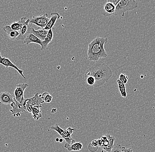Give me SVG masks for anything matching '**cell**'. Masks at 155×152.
<instances>
[{"label":"cell","instance_id":"obj_1","mask_svg":"<svg viewBox=\"0 0 155 152\" xmlns=\"http://www.w3.org/2000/svg\"><path fill=\"white\" fill-rule=\"evenodd\" d=\"M113 74L112 70L108 65L104 63H96L86 71V77L94 76L96 82L94 87L95 88L103 86L107 83Z\"/></svg>","mask_w":155,"mask_h":152},{"label":"cell","instance_id":"obj_2","mask_svg":"<svg viewBox=\"0 0 155 152\" xmlns=\"http://www.w3.org/2000/svg\"><path fill=\"white\" fill-rule=\"evenodd\" d=\"M108 42L107 37H97L94 39L88 44L87 56L91 61L97 62L101 58L107 57V53L104 49V45Z\"/></svg>","mask_w":155,"mask_h":152},{"label":"cell","instance_id":"obj_3","mask_svg":"<svg viewBox=\"0 0 155 152\" xmlns=\"http://www.w3.org/2000/svg\"><path fill=\"white\" fill-rule=\"evenodd\" d=\"M138 7V4L136 0H121L116 5L113 15L124 16L126 13Z\"/></svg>","mask_w":155,"mask_h":152},{"label":"cell","instance_id":"obj_4","mask_svg":"<svg viewBox=\"0 0 155 152\" xmlns=\"http://www.w3.org/2000/svg\"><path fill=\"white\" fill-rule=\"evenodd\" d=\"M12 109L10 110L11 113L14 117H19L22 113L27 110L26 107V99L23 103H20L15 98H13V102L10 104Z\"/></svg>","mask_w":155,"mask_h":152},{"label":"cell","instance_id":"obj_5","mask_svg":"<svg viewBox=\"0 0 155 152\" xmlns=\"http://www.w3.org/2000/svg\"><path fill=\"white\" fill-rule=\"evenodd\" d=\"M49 20L48 14L45 13L42 15L33 16L31 19H30V24H34L41 29H44Z\"/></svg>","mask_w":155,"mask_h":152},{"label":"cell","instance_id":"obj_6","mask_svg":"<svg viewBox=\"0 0 155 152\" xmlns=\"http://www.w3.org/2000/svg\"><path fill=\"white\" fill-rule=\"evenodd\" d=\"M44 101L41 98V95H39L36 93L35 96L31 98L26 99V107L27 110L31 113V107L34 105L42 106V104L44 103Z\"/></svg>","mask_w":155,"mask_h":152},{"label":"cell","instance_id":"obj_7","mask_svg":"<svg viewBox=\"0 0 155 152\" xmlns=\"http://www.w3.org/2000/svg\"><path fill=\"white\" fill-rule=\"evenodd\" d=\"M28 87V85L26 83L19 84L16 85L14 91L15 99L20 103H23L26 99L24 97L25 90Z\"/></svg>","mask_w":155,"mask_h":152},{"label":"cell","instance_id":"obj_8","mask_svg":"<svg viewBox=\"0 0 155 152\" xmlns=\"http://www.w3.org/2000/svg\"><path fill=\"white\" fill-rule=\"evenodd\" d=\"M0 64H2L4 66L6 67L7 68L8 67H11L15 70H17L19 74L21 75L24 79H26V77L24 74V71L19 69V68L15 65L12 62L9 60L8 58H5V57H2V54L0 52Z\"/></svg>","mask_w":155,"mask_h":152},{"label":"cell","instance_id":"obj_9","mask_svg":"<svg viewBox=\"0 0 155 152\" xmlns=\"http://www.w3.org/2000/svg\"><path fill=\"white\" fill-rule=\"evenodd\" d=\"M75 131V128H72L71 127H68L65 130H64L62 133L61 137L63 139H64L66 143L69 145H71L73 143H75L76 141L73 139L71 135Z\"/></svg>","mask_w":155,"mask_h":152},{"label":"cell","instance_id":"obj_10","mask_svg":"<svg viewBox=\"0 0 155 152\" xmlns=\"http://www.w3.org/2000/svg\"><path fill=\"white\" fill-rule=\"evenodd\" d=\"M13 95L8 92L0 93V104L10 105L13 102Z\"/></svg>","mask_w":155,"mask_h":152},{"label":"cell","instance_id":"obj_11","mask_svg":"<svg viewBox=\"0 0 155 152\" xmlns=\"http://www.w3.org/2000/svg\"><path fill=\"white\" fill-rule=\"evenodd\" d=\"M3 30L8 38L12 41H15L19 36V32L12 29L10 26H5L3 27Z\"/></svg>","mask_w":155,"mask_h":152},{"label":"cell","instance_id":"obj_12","mask_svg":"<svg viewBox=\"0 0 155 152\" xmlns=\"http://www.w3.org/2000/svg\"><path fill=\"white\" fill-rule=\"evenodd\" d=\"M26 17H22L18 22H14L10 25L11 28L15 31L19 32L23 26L25 24H30V19L26 20Z\"/></svg>","mask_w":155,"mask_h":152},{"label":"cell","instance_id":"obj_13","mask_svg":"<svg viewBox=\"0 0 155 152\" xmlns=\"http://www.w3.org/2000/svg\"><path fill=\"white\" fill-rule=\"evenodd\" d=\"M32 26V24H29L24 25L23 27L19 31V35L16 39L15 41L18 40H24L27 35L30 34V30L31 27Z\"/></svg>","mask_w":155,"mask_h":152},{"label":"cell","instance_id":"obj_14","mask_svg":"<svg viewBox=\"0 0 155 152\" xmlns=\"http://www.w3.org/2000/svg\"><path fill=\"white\" fill-rule=\"evenodd\" d=\"M60 18V14L57 12H52L50 14V18L48 21L46 27H45V30H48L52 29L54 25L56 24L57 20Z\"/></svg>","mask_w":155,"mask_h":152},{"label":"cell","instance_id":"obj_15","mask_svg":"<svg viewBox=\"0 0 155 152\" xmlns=\"http://www.w3.org/2000/svg\"><path fill=\"white\" fill-rule=\"evenodd\" d=\"M48 31L45 30V29H41L39 30L36 31L33 27V26L31 27L30 30V33L33 34L34 35L36 36L38 38L43 41L44 40L45 38L46 37L48 33Z\"/></svg>","mask_w":155,"mask_h":152},{"label":"cell","instance_id":"obj_16","mask_svg":"<svg viewBox=\"0 0 155 152\" xmlns=\"http://www.w3.org/2000/svg\"><path fill=\"white\" fill-rule=\"evenodd\" d=\"M116 6L110 2H107L104 6V11L103 15L105 17L113 16L116 11Z\"/></svg>","mask_w":155,"mask_h":152},{"label":"cell","instance_id":"obj_17","mask_svg":"<svg viewBox=\"0 0 155 152\" xmlns=\"http://www.w3.org/2000/svg\"><path fill=\"white\" fill-rule=\"evenodd\" d=\"M24 43L26 45H28L31 43L38 44L41 46L42 41L36 36L34 35L33 34L30 33L24 39Z\"/></svg>","mask_w":155,"mask_h":152},{"label":"cell","instance_id":"obj_18","mask_svg":"<svg viewBox=\"0 0 155 152\" xmlns=\"http://www.w3.org/2000/svg\"><path fill=\"white\" fill-rule=\"evenodd\" d=\"M53 37V33L52 29L48 30V33L44 40L42 41L41 46V50H45L48 47V44L52 41Z\"/></svg>","mask_w":155,"mask_h":152},{"label":"cell","instance_id":"obj_19","mask_svg":"<svg viewBox=\"0 0 155 152\" xmlns=\"http://www.w3.org/2000/svg\"><path fill=\"white\" fill-rule=\"evenodd\" d=\"M42 106L39 105H34L31 107V113L33 118L35 120H39L42 117L41 111V108Z\"/></svg>","mask_w":155,"mask_h":152},{"label":"cell","instance_id":"obj_20","mask_svg":"<svg viewBox=\"0 0 155 152\" xmlns=\"http://www.w3.org/2000/svg\"><path fill=\"white\" fill-rule=\"evenodd\" d=\"M64 147L70 152L79 151L82 150L83 145L81 142H75L71 145H69L66 143L64 145Z\"/></svg>","mask_w":155,"mask_h":152},{"label":"cell","instance_id":"obj_21","mask_svg":"<svg viewBox=\"0 0 155 152\" xmlns=\"http://www.w3.org/2000/svg\"><path fill=\"white\" fill-rule=\"evenodd\" d=\"M105 135L109 141V144L107 147H102L101 148L107 152H110L113 145H114V143L115 140V138L114 136L109 134H107Z\"/></svg>","mask_w":155,"mask_h":152},{"label":"cell","instance_id":"obj_22","mask_svg":"<svg viewBox=\"0 0 155 152\" xmlns=\"http://www.w3.org/2000/svg\"><path fill=\"white\" fill-rule=\"evenodd\" d=\"M116 82L118 84V88L121 96L124 98L127 97V93L125 85L122 83L119 79H117Z\"/></svg>","mask_w":155,"mask_h":152},{"label":"cell","instance_id":"obj_23","mask_svg":"<svg viewBox=\"0 0 155 152\" xmlns=\"http://www.w3.org/2000/svg\"><path fill=\"white\" fill-rule=\"evenodd\" d=\"M41 98L43 99L45 102L50 103L53 100V97L48 92H44L41 95Z\"/></svg>","mask_w":155,"mask_h":152},{"label":"cell","instance_id":"obj_24","mask_svg":"<svg viewBox=\"0 0 155 152\" xmlns=\"http://www.w3.org/2000/svg\"><path fill=\"white\" fill-rule=\"evenodd\" d=\"M50 128L53 130L55 131L56 132H58L61 136L62 135V133L64 132V130L62 128H61L58 124L54 125L51 126L50 127Z\"/></svg>","mask_w":155,"mask_h":152},{"label":"cell","instance_id":"obj_25","mask_svg":"<svg viewBox=\"0 0 155 152\" xmlns=\"http://www.w3.org/2000/svg\"><path fill=\"white\" fill-rule=\"evenodd\" d=\"M86 77L87 84L90 86H94L96 82L94 76H89Z\"/></svg>","mask_w":155,"mask_h":152},{"label":"cell","instance_id":"obj_26","mask_svg":"<svg viewBox=\"0 0 155 152\" xmlns=\"http://www.w3.org/2000/svg\"><path fill=\"white\" fill-rule=\"evenodd\" d=\"M119 80L124 84H127L128 81V76L124 73H121L119 76Z\"/></svg>","mask_w":155,"mask_h":152},{"label":"cell","instance_id":"obj_27","mask_svg":"<svg viewBox=\"0 0 155 152\" xmlns=\"http://www.w3.org/2000/svg\"><path fill=\"white\" fill-rule=\"evenodd\" d=\"M121 146L120 144H117L113 145L110 152H122Z\"/></svg>","mask_w":155,"mask_h":152},{"label":"cell","instance_id":"obj_28","mask_svg":"<svg viewBox=\"0 0 155 152\" xmlns=\"http://www.w3.org/2000/svg\"><path fill=\"white\" fill-rule=\"evenodd\" d=\"M100 139L102 142V145L101 147H106L108 146V144H109V141H108V139L105 135L102 136L101 138H100Z\"/></svg>","mask_w":155,"mask_h":152},{"label":"cell","instance_id":"obj_29","mask_svg":"<svg viewBox=\"0 0 155 152\" xmlns=\"http://www.w3.org/2000/svg\"><path fill=\"white\" fill-rule=\"evenodd\" d=\"M122 152H133V150L132 148H127L124 147H121Z\"/></svg>","mask_w":155,"mask_h":152},{"label":"cell","instance_id":"obj_30","mask_svg":"<svg viewBox=\"0 0 155 152\" xmlns=\"http://www.w3.org/2000/svg\"><path fill=\"white\" fill-rule=\"evenodd\" d=\"M120 1L121 0H107V2L111 3L116 6Z\"/></svg>","mask_w":155,"mask_h":152},{"label":"cell","instance_id":"obj_31","mask_svg":"<svg viewBox=\"0 0 155 152\" xmlns=\"http://www.w3.org/2000/svg\"><path fill=\"white\" fill-rule=\"evenodd\" d=\"M97 144L98 147H101L102 145V142L100 138L97 140Z\"/></svg>","mask_w":155,"mask_h":152},{"label":"cell","instance_id":"obj_32","mask_svg":"<svg viewBox=\"0 0 155 152\" xmlns=\"http://www.w3.org/2000/svg\"><path fill=\"white\" fill-rule=\"evenodd\" d=\"M63 141H64V139L63 138H60V139H59V142H60V143H62L63 142Z\"/></svg>","mask_w":155,"mask_h":152},{"label":"cell","instance_id":"obj_33","mask_svg":"<svg viewBox=\"0 0 155 152\" xmlns=\"http://www.w3.org/2000/svg\"><path fill=\"white\" fill-rule=\"evenodd\" d=\"M56 141H57V142H59V138H56Z\"/></svg>","mask_w":155,"mask_h":152}]
</instances>
